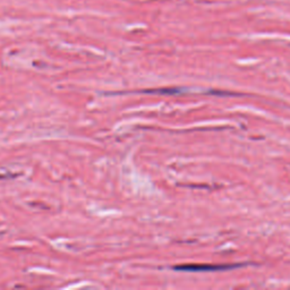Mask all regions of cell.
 I'll return each instance as SVG.
<instances>
[{
    "label": "cell",
    "instance_id": "1",
    "mask_svg": "<svg viewBox=\"0 0 290 290\" xmlns=\"http://www.w3.org/2000/svg\"><path fill=\"white\" fill-rule=\"evenodd\" d=\"M242 267V264H183L173 267L177 271L185 272H206V271H223Z\"/></svg>",
    "mask_w": 290,
    "mask_h": 290
}]
</instances>
